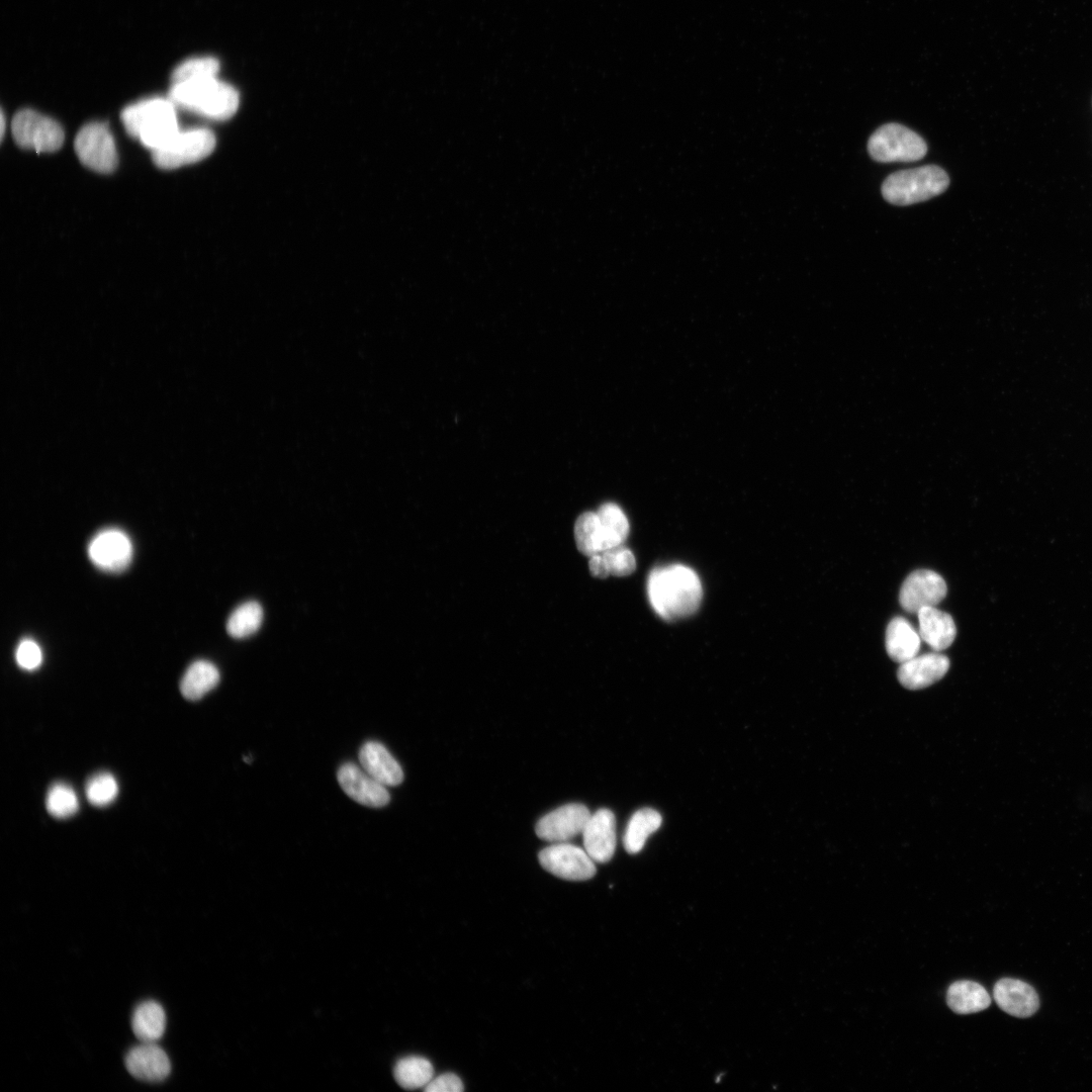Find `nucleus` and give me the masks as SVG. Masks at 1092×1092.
Listing matches in <instances>:
<instances>
[{
  "mask_svg": "<svg viewBox=\"0 0 1092 1092\" xmlns=\"http://www.w3.org/2000/svg\"><path fill=\"white\" fill-rule=\"evenodd\" d=\"M647 593L652 608L665 620L694 614L703 598L698 574L681 564L654 568L648 577Z\"/></svg>",
  "mask_w": 1092,
  "mask_h": 1092,
  "instance_id": "nucleus-1",
  "label": "nucleus"
},
{
  "mask_svg": "<svg viewBox=\"0 0 1092 1092\" xmlns=\"http://www.w3.org/2000/svg\"><path fill=\"white\" fill-rule=\"evenodd\" d=\"M169 99L176 107L214 120L231 118L239 107V94L216 77L172 83Z\"/></svg>",
  "mask_w": 1092,
  "mask_h": 1092,
  "instance_id": "nucleus-2",
  "label": "nucleus"
},
{
  "mask_svg": "<svg viewBox=\"0 0 1092 1092\" xmlns=\"http://www.w3.org/2000/svg\"><path fill=\"white\" fill-rule=\"evenodd\" d=\"M125 130L155 151L179 130L176 106L169 98L152 97L126 106L120 114Z\"/></svg>",
  "mask_w": 1092,
  "mask_h": 1092,
  "instance_id": "nucleus-3",
  "label": "nucleus"
},
{
  "mask_svg": "<svg viewBox=\"0 0 1092 1092\" xmlns=\"http://www.w3.org/2000/svg\"><path fill=\"white\" fill-rule=\"evenodd\" d=\"M948 185L942 168L925 165L889 175L882 184V194L892 204L910 205L939 195Z\"/></svg>",
  "mask_w": 1092,
  "mask_h": 1092,
  "instance_id": "nucleus-4",
  "label": "nucleus"
},
{
  "mask_svg": "<svg viewBox=\"0 0 1092 1092\" xmlns=\"http://www.w3.org/2000/svg\"><path fill=\"white\" fill-rule=\"evenodd\" d=\"M868 151L880 163L915 162L924 158L927 145L912 129L890 122L877 128L870 136Z\"/></svg>",
  "mask_w": 1092,
  "mask_h": 1092,
  "instance_id": "nucleus-5",
  "label": "nucleus"
},
{
  "mask_svg": "<svg viewBox=\"0 0 1092 1092\" xmlns=\"http://www.w3.org/2000/svg\"><path fill=\"white\" fill-rule=\"evenodd\" d=\"M215 144V135L207 128L180 129L168 143L153 151V161L161 169L179 168L206 158Z\"/></svg>",
  "mask_w": 1092,
  "mask_h": 1092,
  "instance_id": "nucleus-6",
  "label": "nucleus"
},
{
  "mask_svg": "<svg viewBox=\"0 0 1092 1092\" xmlns=\"http://www.w3.org/2000/svg\"><path fill=\"white\" fill-rule=\"evenodd\" d=\"M11 132L19 147L37 153L55 152L64 143L62 126L56 120L32 109H22L15 113L11 121Z\"/></svg>",
  "mask_w": 1092,
  "mask_h": 1092,
  "instance_id": "nucleus-7",
  "label": "nucleus"
},
{
  "mask_svg": "<svg viewBox=\"0 0 1092 1092\" xmlns=\"http://www.w3.org/2000/svg\"><path fill=\"white\" fill-rule=\"evenodd\" d=\"M75 152L86 167L100 173L112 172L117 165L113 135L103 122H90L77 133Z\"/></svg>",
  "mask_w": 1092,
  "mask_h": 1092,
  "instance_id": "nucleus-8",
  "label": "nucleus"
},
{
  "mask_svg": "<svg viewBox=\"0 0 1092 1092\" xmlns=\"http://www.w3.org/2000/svg\"><path fill=\"white\" fill-rule=\"evenodd\" d=\"M541 866L556 877L569 881H584L596 874L595 860L584 848L556 842L539 853Z\"/></svg>",
  "mask_w": 1092,
  "mask_h": 1092,
  "instance_id": "nucleus-9",
  "label": "nucleus"
},
{
  "mask_svg": "<svg viewBox=\"0 0 1092 1092\" xmlns=\"http://www.w3.org/2000/svg\"><path fill=\"white\" fill-rule=\"evenodd\" d=\"M133 548L129 537L117 528L98 532L89 542L88 556L99 569L107 572L123 571L132 559Z\"/></svg>",
  "mask_w": 1092,
  "mask_h": 1092,
  "instance_id": "nucleus-10",
  "label": "nucleus"
},
{
  "mask_svg": "<svg viewBox=\"0 0 1092 1092\" xmlns=\"http://www.w3.org/2000/svg\"><path fill=\"white\" fill-rule=\"evenodd\" d=\"M947 586L940 574L929 569L911 572L901 585L899 602L908 613L935 607L946 596Z\"/></svg>",
  "mask_w": 1092,
  "mask_h": 1092,
  "instance_id": "nucleus-11",
  "label": "nucleus"
},
{
  "mask_svg": "<svg viewBox=\"0 0 1092 1092\" xmlns=\"http://www.w3.org/2000/svg\"><path fill=\"white\" fill-rule=\"evenodd\" d=\"M590 815L582 804H567L543 816L536 824V833L550 842H565L582 833Z\"/></svg>",
  "mask_w": 1092,
  "mask_h": 1092,
  "instance_id": "nucleus-12",
  "label": "nucleus"
},
{
  "mask_svg": "<svg viewBox=\"0 0 1092 1092\" xmlns=\"http://www.w3.org/2000/svg\"><path fill=\"white\" fill-rule=\"evenodd\" d=\"M338 782L354 801L368 807H383L389 802L385 786L369 776L361 766L347 762L338 770Z\"/></svg>",
  "mask_w": 1092,
  "mask_h": 1092,
  "instance_id": "nucleus-13",
  "label": "nucleus"
},
{
  "mask_svg": "<svg viewBox=\"0 0 1092 1092\" xmlns=\"http://www.w3.org/2000/svg\"><path fill=\"white\" fill-rule=\"evenodd\" d=\"M128 1073L134 1078L157 1083L165 1080L171 1072L170 1059L155 1042H144L131 1048L124 1058Z\"/></svg>",
  "mask_w": 1092,
  "mask_h": 1092,
  "instance_id": "nucleus-14",
  "label": "nucleus"
},
{
  "mask_svg": "<svg viewBox=\"0 0 1092 1092\" xmlns=\"http://www.w3.org/2000/svg\"><path fill=\"white\" fill-rule=\"evenodd\" d=\"M583 848L596 862L609 861L616 848V819L609 809L590 815L582 831Z\"/></svg>",
  "mask_w": 1092,
  "mask_h": 1092,
  "instance_id": "nucleus-15",
  "label": "nucleus"
},
{
  "mask_svg": "<svg viewBox=\"0 0 1092 1092\" xmlns=\"http://www.w3.org/2000/svg\"><path fill=\"white\" fill-rule=\"evenodd\" d=\"M948 668L949 659L936 651L916 655L901 663L897 676L903 687L909 690H920L938 681Z\"/></svg>",
  "mask_w": 1092,
  "mask_h": 1092,
  "instance_id": "nucleus-16",
  "label": "nucleus"
},
{
  "mask_svg": "<svg viewBox=\"0 0 1092 1092\" xmlns=\"http://www.w3.org/2000/svg\"><path fill=\"white\" fill-rule=\"evenodd\" d=\"M994 1000L1006 1013L1020 1018L1033 1015L1039 1007L1035 990L1027 983L1011 978L999 980L993 989Z\"/></svg>",
  "mask_w": 1092,
  "mask_h": 1092,
  "instance_id": "nucleus-17",
  "label": "nucleus"
},
{
  "mask_svg": "<svg viewBox=\"0 0 1092 1092\" xmlns=\"http://www.w3.org/2000/svg\"><path fill=\"white\" fill-rule=\"evenodd\" d=\"M359 762L369 776L385 787L397 786L403 780L400 764L380 742L364 743L359 751Z\"/></svg>",
  "mask_w": 1092,
  "mask_h": 1092,
  "instance_id": "nucleus-18",
  "label": "nucleus"
},
{
  "mask_svg": "<svg viewBox=\"0 0 1092 1092\" xmlns=\"http://www.w3.org/2000/svg\"><path fill=\"white\" fill-rule=\"evenodd\" d=\"M920 637L934 650L941 651L953 642L957 627L951 616L935 607H924L917 612Z\"/></svg>",
  "mask_w": 1092,
  "mask_h": 1092,
  "instance_id": "nucleus-19",
  "label": "nucleus"
},
{
  "mask_svg": "<svg viewBox=\"0 0 1092 1092\" xmlns=\"http://www.w3.org/2000/svg\"><path fill=\"white\" fill-rule=\"evenodd\" d=\"M920 635L903 617H895L886 629L885 645L890 658L903 663L916 656L920 648Z\"/></svg>",
  "mask_w": 1092,
  "mask_h": 1092,
  "instance_id": "nucleus-20",
  "label": "nucleus"
},
{
  "mask_svg": "<svg viewBox=\"0 0 1092 1092\" xmlns=\"http://www.w3.org/2000/svg\"><path fill=\"white\" fill-rule=\"evenodd\" d=\"M948 1007L958 1014L982 1011L990 1006L991 998L979 983L963 980L952 983L946 992Z\"/></svg>",
  "mask_w": 1092,
  "mask_h": 1092,
  "instance_id": "nucleus-21",
  "label": "nucleus"
},
{
  "mask_svg": "<svg viewBox=\"0 0 1092 1092\" xmlns=\"http://www.w3.org/2000/svg\"><path fill=\"white\" fill-rule=\"evenodd\" d=\"M588 567L590 573L599 578L625 576L635 570L636 560L630 549L620 545L589 556Z\"/></svg>",
  "mask_w": 1092,
  "mask_h": 1092,
  "instance_id": "nucleus-22",
  "label": "nucleus"
},
{
  "mask_svg": "<svg viewBox=\"0 0 1092 1092\" xmlns=\"http://www.w3.org/2000/svg\"><path fill=\"white\" fill-rule=\"evenodd\" d=\"M219 677V671L212 662L196 660L181 678V694L187 700L197 701L217 686Z\"/></svg>",
  "mask_w": 1092,
  "mask_h": 1092,
  "instance_id": "nucleus-23",
  "label": "nucleus"
},
{
  "mask_svg": "<svg viewBox=\"0 0 1092 1092\" xmlns=\"http://www.w3.org/2000/svg\"><path fill=\"white\" fill-rule=\"evenodd\" d=\"M131 1027L134 1035L141 1041L155 1042L159 1040L166 1028V1014L163 1007L152 1000L142 1002L133 1010Z\"/></svg>",
  "mask_w": 1092,
  "mask_h": 1092,
  "instance_id": "nucleus-24",
  "label": "nucleus"
},
{
  "mask_svg": "<svg viewBox=\"0 0 1092 1092\" xmlns=\"http://www.w3.org/2000/svg\"><path fill=\"white\" fill-rule=\"evenodd\" d=\"M661 815L652 808H643L636 811L628 821L625 834L624 846L629 853L639 852L647 838L661 825Z\"/></svg>",
  "mask_w": 1092,
  "mask_h": 1092,
  "instance_id": "nucleus-25",
  "label": "nucleus"
},
{
  "mask_svg": "<svg viewBox=\"0 0 1092 1092\" xmlns=\"http://www.w3.org/2000/svg\"><path fill=\"white\" fill-rule=\"evenodd\" d=\"M394 1079L404 1089L424 1088L434 1076L432 1063L420 1056L400 1059L393 1069Z\"/></svg>",
  "mask_w": 1092,
  "mask_h": 1092,
  "instance_id": "nucleus-26",
  "label": "nucleus"
},
{
  "mask_svg": "<svg viewBox=\"0 0 1092 1092\" xmlns=\"http://www.w3.org/2000/svg\"><path fill=\"white\" fill-rule=\"evenodd\" d=\"M597 514L601 524L605 550L623 545L630 530L629 522L623 511L613 503H606L599 508Z\"/></svg>",
  "mask_w": 1092,
  "mask_h": 1092,
  "instance_id": "nucleus-27",
  "label": "nucleus"
},
{
  "mask_svg": "<svg viewBox=\"0 0 1092 1092\" xmlns=\"http://www.w3.org/2000/svg\"><path fill=\"white\" fill-rule=\"evenodd\" d=\"M576 547L582 554L592 556L605 550L604 538L597 512L581 514L574 524Z\"/></svg>",
  "mask_w": 1092,
  "mask_h": 1092,
  "instance_id": "nucleus-28",
  "label": "nucleus"
},
{
  "mask_svg": "<svg viewBox=\"0 0 1092 1092\" xmlns=\"http://www.w3.org/2000/svg\"><path fill=\"white\" fill-rule=\"evenodd\" d=\"M263 621V609L257 602L250 601L239 606L226 621V631L234 638L248 637L260 628Z\"/></svg>",
  "mask_w": 1092,
  "mask_h": 1092,
  "instance_id": "nucleus-29",
  "label": "nucleus"
},
{
  "mask_svg": "<svg viewBox=\"0 0 1092 1092\" xmlns=\"http://www.w3.org/2000/svg\"><path fill=\"white\" fill-rule=\"evenodd\" d=\"M48 812L55 818L65 819L79 810V800L74 789L65 783L50 787L46 797Z\"/></svg>",
  "mask_w": 1092,
  "mask_h": 1092,
  "instance_id": "nucleus-30",
  "label": "nucleus"
},
{
  "mask_svg": "<svg viewBox=\"0 0 1092 1092\" xmlns=\"http://www.w3.org/2000/svg\"><path fill=\"white\" fill-rule=\"evenodd\" d=\"M85 795L93 806H107L118 795L117 781L111 774L106 771L95 774L86 783Z\"/></svg>",
  "mask_w": 1092,
  "mask_h": 1092,
  "instance_id": "nucleus-31",
  "label": "nucleus"
},
{
  "mask_svg": "<svg viewBox=\"0 0 1092 1092\" xmlns=\"http://www.w3.org/2000/svg\"><path fill=\"white\" fill-rule=\"evenodd\" d=\"M218 70L219 63L214 58L201 57L188 59L174 69L172 83L206 77H216Z\"/></svg>",
  "mask_w": 1092,
  "mask_h": 1092,
  "instance_id": "nucleus-32",
  "label": "nucleus"
},
{
  "mask_svg": "<svg viewBox=\"0 0 1092 1092\" xmlns=\"http://www.w3.org/2000/svg\"><path fill=\"white\" fill-rule=\"evenodd\" d=\"M15 660L22 669L34 670L42 662L41 649L32 639H23L16 648Z\"/></svg>",
  "mask_w": 1092,
  "mask_h": 1092,
  "instance_id": "nucleus-33",
  "label": "nucleus"
},
{
  "mask_svg": "<svg viewBox=\"0 0 1092 1092\" xmlns=\"http://www.w3.org/2000/svg\"><path fill=\"white\" fill-rule=\"evenodd\" d=\"M427 1092H461L463 1083L453 1073H445L433 1079L424 1087Z\"/></svg>",
  "mask_w": 1092,
  "mask_h": 1092,
  "instance_id": "nucleus-34",
  "label": "nucleus"
},
{
  "mask_svg": "<svg viewBox=\"0 0 1092 1092\" xmlns=\"http://www.w3.org/2000/svg\"><path fill=\"white\" fill-rule=\"evenodd\" d=\"M0 123H1V127H0V131H1V139H3V136H4V133H5V126H6V119H5V116H4V112H3V111L1 112V120H0Z\"/></svg>",
  "mask_w": 1092,
  "mask_h": 1092,
  "instance_id": "nucleus-35",
  "label": "nucleus"
}]
</instances>
